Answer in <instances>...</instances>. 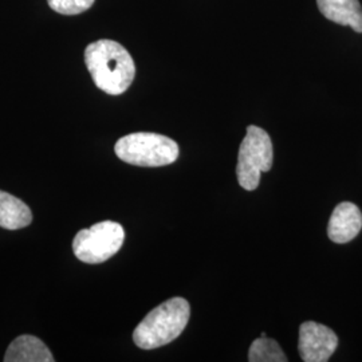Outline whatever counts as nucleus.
I'll return each mask as SVG.
<instances>
[{"label":"nucleus","instance_id":"1","mask_svg":"<svg viewBox=\"0 0 362 362\" xmlns=\"http://www.w3.org/2000/svg\"><path fill=\"white\" fill-rule=\"evenodd\" d=\"M85 64L95 86L109 95L124 94L136 76L129 52L110 39L90 43L85 50Z\"/></svg>","mask_w":362,"mask_h":362},{"label":"nucleus","instance_id":"8","mask_svg":"<svg viewBox=\"0 0 362 362\" xmlns=\"http://www.w3.org/2000/svg\"><path fill=\"white\" fill-rule=\"evenodd\" d=\"M317 4L329 21L362 33V6L358 0H317Z\"/></svg>","mask_w":362,"mask_h":362},{"label":"nucleus","instance_id":"10","mask_svg":"<svg viewBox=\"0 0 362 362\" xmlns=\"http://www.w3.org/2000/svg\"><path fill=\"white\" fill-rule=\"evenodd\" d=\"M33 221V212L25 202L0 191V227L6 230L25 228Z\"/></svg>","mask_w":362,"mask_h":362},{"label":"nucleus","instance_id":"6","mask_svg":"<svg viewBox=\"0 0 362 362\" xmlns=\"http://www.w3.org/2000/svg\"><path fill=\"white\" fill-rule=\"evenodd\" d=\"M338 346L336 333L317 322H303L299 327V354L305 362H326Z\"/></svg>","mask_w":362,"mask_h":362},{"label":"nucleus","instance_id":"9","mask_svg":"<svg viewBox=\"0 0 362 362\" xmlns=\"http://www.w3.org/2000/svg\"><path fill=\"white\" fill-rule=\"evenodd\" d=\"M6 362H52V351L34 336L15 338L4 356Z\"/></svg>","mask_w":362,"mask_h":362},{"label":"nucleus","instance_id":"2","mask_svg":"<svg viewBox=\"0 0 362 362\" xmlns=\"http://www.w3.org/2000/svg\"><path fill=\"white\" fill-rule=\"evenodd\" d=\"M191 308L187 299L170 298L151 311L133 332V341L141 349L164 346L184 332Z\"/></svg>","mask_w":362,"mask_h":362},{"label":"nucleus","instance_id":"11","mask_svg":"<svg viewBox=\"0 0 362 362\" xmlns=\"http://www.w3.org/2000/svg\"><path fill=\"white\" fill-rule=\"evenodd\" d=\"M248 361L251 362H286L284 350L276 341L267 337H259L255 339L248 351Z\"/></svg>","mask_w":362,"mask_h":362},{"label":"nucleus","instance_id":"7","mask_svg":"<svg viewBox=\"0 0 362 362\" xmlns=\"http://www.w3.org/2000/svg\"><path fill=\"white\" fill-rule=\"evenodd\" d=\"M362 228V214L356 204L344 202L338 204L327 226L329 239L334 243H348L353 240Z\"/></svg>","mask_w":362,"mask_h":362},{"label":"nucleus","instance_id":"3","mask_svg":"<svg viewBox=\"0 0 362 362\" xmlns=\"http://www.w3.org/2000/svg\"><path fill=\"white\" fill-rule=\"evenodd\" d=\"M119 160L137 167H164L179 157V145L157 133L139 132L119 139L115 146Z\"/></svg>","mask_w":362,"mask_h":362},{"label":"nucleus","instance_id":"4","mask_svg":"<svg viewBox=\"0 0 362 362\" xmlns=\"http://www.w3.org/2000/svg\"><path fill=\"white\" fill-rule=\"evenodd\" d=\"M272 143L266 130L250 125L246 137L240 144L236 175L238 181L247 191L257 189L260 173L269 172L272 167Z\"/></svg>","mask_w":362,"mask_h":362},{"label":"nucleus","instance_id":"5","mask_svg":"<svg viewBox=\"0 0 362 362\" xmlns=\"http://www.w3.org/2000/svg\"><path fill=\"white\" fill-rule=\"evenodd\" d=\"M125 231L116 221H101L81 230L73 240L74 254L81 262L97 264L115 257L124 245Z\"/></svg>","mask_w":362,"mask_h":362},{"label":"nucleus","instance_id":"12","mask_svg":"<svg viewBox=\"0 0 362 362\" xmlns=\"http://www.w3.org/2000/svg\"><path fill=\"white\" fill-rule=\"evenodd\" d=\"M95 0H47L50 8L62 15H78L85 13L94 4Z\"/></svg>","mask_w":362,"mask_h":362}]
</instances>
